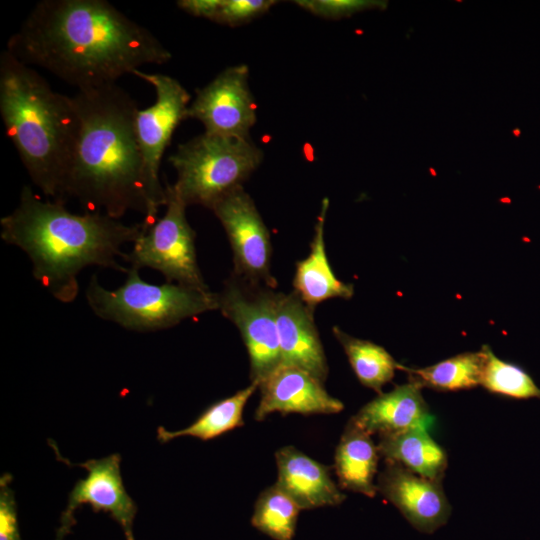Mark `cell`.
I'll return each instance as SVG.
<instances>
[{"label": "cell", "mask_w": 540, "mask_h": 540, "mask_svg": "<svg viewBox=\"0 0 540 540\" xmlns=\"http://www.w3.org/2000/svg\"><path fill=\"white\" fill-rule=\"evenodd\" d=\"M295 3L310 13L327 19L348 17L359 11L383 6V2L367 0H299Z\"/></svg>", "instance_id": "obj_27"}, {"label": "cell", "mask_w": 540, "mask_h": 540, "mask_svg": "<svg viewBox=\"0 0 540 540\" xmlns=\"http://www.w3.org/2000/svg\"><path fill=\"white\" fill-rule=\"evenodd\" d=\"M313 312L294 291L278 293L276 323L281 365L301 368L324 383L328 365Z\"/></svg>", "instance_id": "obj_15"}, {"label": "cell", "mask_w": 540, "mask_h": 540, "mask_svg": "<svg viewBox=\"0 0 540 540\" xmlns=\"http://www.w3.org/2000/svg\"><path fill=\"white\" fill-rule=\"evenodd\" d=\"M276 485L290 496L301 510L341 504L346 496L332 480L329 467L312 459L294 446L275 454Z\"/></svg>", "instance_id": "obj_17"}, {"label": "cell", "mask_w": 540, "mask_h": 540, "mask_svg": "<svg viewBox=\"0 0 540 540\" xmlns=\"http://www.w3.org/2000/svg\"><path fill=\"white\" fill-rule=\"evenodd\" d=\"M131 74L153 86L156 94L154 104L139 109L136 115V137L147 203V211L141 223L145 232L158 219L160 207L166 204L165 187L159 178L161 159L176 127L188 118L190 94L170 76L147 73L140 69Z\"/></svg>", "instance_id": "obj_7"}, {"label": "cell", "mask_w": 540, "mask_h": 540, "mask_svg": "<svg viewBox=\"0 0 540 540\" xmlns=\"http://www.w3.org/2000/svg\"><path fill=\"white\" fill-rule=\"evenodd\" d=\"M6 49L78 90L116 83L171 53L147 28L105 0H42Z\"/></svg>", "instance_id": "obj_1"}, {"label": "cell", "mask_w": 540, "mask_h": 540, "mask_svg": "<svg viewBox=\"0 0 540 540\" xmlns=\"http://www.w3.org/2000/svg\"><path fill=\"white\" fill-rule=\"evenodd\" d=\"M0 113L33 184L43 196L65 204L80 126L73 96L54 91L5 49L0 56Z\"/></svg>", "instance_id": "obj_4"}, {"label": "cell", "mask_w": 540, "mask_h": 540, "mask_svg": "<svg viewBox=\"0 0 540 540\" xmlns=\"http://www.w3.org/2000/svg\"><path fill=\"white\" fill-rule=\"evenodd\" d=\"M300 511L296 502L274 484L257 498L251 523L274 540H292Z\"/></svg>", "instance_id": "obj_24"}, {"label": "cell", "mask_w": 540, "mask_h": 540, "mask_svg": "<svg viewBox=\"0 0 540 540\" xmlns=\"http://www.w3.org/2000/svg\"><path fill=\"white\" fill-rule=\"evenodd\" d=\"M378 447L371 435L348 422L334 457V468L341 488L374 497L377 486Z\"/></svg>", "instance_id": "obj_19"}, {"label": "cell", "mask_w": 540, "mask_h": 540, "mask_svg": "<svg viewBox=\"0 0 540 540\" xmlns=\"http://www.w3.org/2000/svg\"><path fill=\"white\" fill-rule=\"evenodd\" d=\"M247 66L229 67L198 90L189 105L188 118L200 121L205 132L249 138L256 122V103L248 85Z\"/></svg>", "instance_id": "obj_11"}, {"label": "cell", "mask_w": 540, "mask_h": 540, "mask_svg": "<svg viewBox=\"0 0 540 540\" xmlns=\"http://www.w3.org/2000/svg\"><path fill=\"white\" fill-rule=\"evenodd\" d=\"M166 211L133 243L125 261L131 268L159 271L168 283L209 290L197 262L195 232L186 218V205L170 184L165 187Z\"/></svg>", "instance_id": "obj_8"}, {"label": "cell", "mask_w": 540, "mask_h": 540, "mask_svg": "<svg viewBox=\"0 0 540 540\" xmlns=\"http://www.w3.org/2000/svg\"><path fill=\"white\" fill-rule=\"evenodd\" d=\"M484 363L481 349L465 352L423 368L401 365L400 370L408 373L409 381L421 388L437 391H457L480 385Z\"/></svg>", "instance_id": "obj_22"}, {"label": "cell", "mask_w": 540, "mask_h": 540, "mask_svg": "<svg viewBox=\"0 0 540 540\" xmlns=\"http://www.w3.org/2000/svg\"><path fill=\"white\" fill-rule=\"evenodd\" d=\"M142 224L127 225L102 213L75 214L65 204L24 186L15 209L0 219V237L21 249L34 278L58 301L79 293L78 275L88 266L128 272L122 246L134 243Z\"/></svg>", "instance_id": "obj_2"}, {"label": "cell", "mask_w": 540, "mask_h": 540, "mask_svg": "<svg viewBox=\"0 0 540 540\" xmlns=\"http://www.w3.org/2000/svg\"><path fill=\"white\" fill-rule=\"evenodd\" d=\"M257 388L259 385L251 382L249 386L234 395L210 405L191 425L184 429L168 431L162 426L158 427V441L166 443L182 436H192L207 441L243 426L244 407Z\"/></svg>", "instance_id": "obj_21"}, {"label": "cell", "mask_w": 540, "mask_h": 540, "mask_svg": "<svg viewBox=\"0 0 540 540\" xmlns=\"http://www.w3.org/2000/svg\"><path fill=\"white\" fill-rule=\"evenodd\" d=\"M328 207L329 200L324 198L310 243V253L297 262L293 279V291L313 311L327 299H349L354 294L353 285L344 283L335 276L327 258L324 228Z\"/></svg>", "instance_id": "obj_18"}, {"label": "cell", "mask_w": 540, "mask_h": 540, "mask_svg": "<svg viewBox=\"0 0 540 540\" xmlns=\"http://www.w3.org/2000/svg\"><path fill=\"white\" fill-rule=\"evenodd\" d=\"M323 384L301 368L280 365L259 384L260 401L255 419L262 421L274 412L312 415L342 411L343 403L332 397Z\"/></svg>", "instance_id": "obj_14"}, {"label": "cell", "mask_w": 540, "mask_h": 540, "mask_svg": "<svg viewBox=\"0 0 540 540\" xmlns=\"http://www.w3.org/2000/svg\"><path fill=\"white\" fill-rule=\"evenodd\" d=\"M120 461L119 454H112L78 464L87 470L88 475L78 480L69 493L67 507L61 516L62 534L75 523L74 511L83 504H89L96 512L109 513L120 524L127 540H134L136 505L124 488Z\"/></svg>", "instance_id": "obj_12"}, {"label": "cell", "mask_w": 540, "mask_h": 540, "mask_svg": "<svg viewBox=\"0 0 540 540\" xmlns=\"http://www.w3.org/2000/svg\"><path fill=\"white\" fill-rule=\"evenodd\" d=\"M73 98L80 126L66 200L74 198L87 212L115 219L131 210L145 216L135 101L116 83L78 90Z\"/></svg>", "instance_id": "obj_3"}, {"label": "cell", "mask_w": 540, "mask_h": 540, "mask_svg": "<svg viewBox=\"0 0 540 540\" xmlns=\"http://www.w3.org/2000/svg\"><path fill=\"white\" fill-rule=\"evenodd\" d=\"M350 422L370 435L383 436L416 427L429 429L434 417L421 394V387L409 381L390 392L378 394Z\"/></svg>", "instance_id": "obj_16"}, {"label": "cell", "mask_w": 540, "mask_h": 540, "mask_svg": "<svg viewBox=\"0 0 540 540\" xmlns=\"http://www.w3.org/2000/svg\"><path fill=\"white\" fill-rule=\"evenodd\" d=\"M222 224L233 252V274L261 286L274 289L271 274L270 233L254 201L243 187L221 199L211 209Z\"/></svg>", "instance_id": "obj_10"}, {"label": "cell", "mask_w": 540, "mask_h": 540, "mask_svg": "<svg viewBox=\"0 0 540 540\" xmlns=\"http://www.w3.org/2000/svg\"><path fill=\"white\" fill-rule=\"evenodd\" d=\"M125 282L114 290L103 287L94 274L86 300L96 316L133 331H157L185 319L218 310V295L175 283L151 284L129 267Z\"/></svg>", "instance_id": "obj_5"}, {"label": "cell", "mask_w": 540, "mask_h": 540, "mask_svg": "<svg viewBox=\"0 0 540 540\" xmlns=\"http://www.w3.org/2000/svg\"><path fill=\"white\" fill-rule=\"evenodd\" d=\"M440 481L387 462L376 486L377 491L395 505L415 529L430 534L445 525L451 513Z\"/></svg>", "instance_id": "obj_13"}, {"label": "cell", "mask_w": 540, "mask_h": 540, "mask_svg": "<svg viewBox=\"0 0 540 540\" xmlns=\"http://www.w3.org/2000/svg\"><path fill=\"white\" fill-rule=\"evenodd\" d=\"M379 438L378 451L387 462L400 464L422 477L441 480L447 467V456L427 428L416 427Z\"/></svg>", "instance_id": "obj_20"}, {"label": "cell", "mask_w": 540, "mask_h": 540, "mask_svg": "<svg viewBox=\"0 0 540 540\" xmlns=\"http://www.w3.org/2000/svg\"><path fill=\"white\" fill-rule=\"evenodd\" d=\"M481 351L484 363L480 385L492 393L515 399H540V387L529 373L498 358L488 345H483Z\"/></svg>", "instance_id": "obj_25"}, {"label": "cell", "mask_w": 540, "mask_h": 540, "mask_svg": "<svg viewBox=\"0 0 540 540\" xmlns=\"http://www.w3.org/2000/svg\"><path fill=\"white\" fill-rule=\"evenodd\" d=\"M274 4L272 0H217L210 20L234 27L266 13Z\"/></svg>", "instance_id": "obj_26"}, {"label": "cell", "mask_w": 540, "mask_h": 540, "mask_svg": "<svg viewBox=\"0 0 540 540\" xmlns=\"http://www.w3.org/2000/svg\"><path fill=\"white\" fill-rule=\"evenodd\" d=\"M263 153L250 138L203 134L178 146L169 157L177 173L170 184L186 205L211 207L257 169Z\"/></svg>", "instance_id": "obj_6"}, {"label": "cell", "mask_w": 540, "mask_h": 540, "mask_svg": "<svg viewBox=\"0 0 540 540\" xmlns=\"http://www.w3.org/2000/svg\"><path fill=\"white\" fill-rule=\"evenodd\" d=\"M10 481L9 474H4L0 480V540H21L14 493L9 488Z\"/></svg>", "instance_id": "obj_28"}, {"label": "cell", "mask_w": 540, "mask_h": 540, "mask_svg": "<svg viewBox=\"0 0 540 540\" xmlns=\"http://www.w3.org/2000/svg\"><path fill=\"white\" fill-rule=\"evenodd\" d=\"M218 295V310L238 328L258 385L281 365L276 323L278 293L232 274Z\"/></svg>", "instance_id": "obj_9"}, {"label": "cell", "mask_w": 540, "mask_h": 540, "mask_svg": "<svg viewBox=\"0 0 540 540\" xmlns=\"http://www.w3.org/2000/svg\"><path fill=\"white\" fill-rule=\"evenodd\" d=\"M332 330L361 384L382 393V387L393 379L401 364L378 344L350 336L337 326Z\"/></svg>", "instance_id": "obj_23"}]
</instances>
